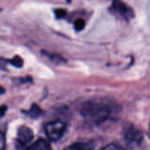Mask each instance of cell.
<instances>
[{"mask_svg": "<svg viewBox=\"0 0 150 150\" xmlns=\"http://www.w3.org/2000/svg\"><path fill=\"white\" fill-rule=\"evenodd\" d=\"M117 110L116 104L104 99H92L83 103L81 108V114L89 119H105Z\"/></svg>", "mask_w": 150, "mask_h": 150, "instance_id": "cell-1", "label": "cell"}, {"mask_svg": "<svg viewBox=\"0 0 150 150\" xmlns=\"http://www.w3.org/2000/svg\"><path fill=\"white\" fill-rule=\"evenodd\" d=\"M66 130V124L62 121L57 120L48 122L45 126V134L51 141H57L63 136Z\"/></svg>", "mask_w": 150, "mask_h": 150, "instance_id": "cell-2", "label": "cell"}, {"mask_svg": "<svg viewBox=\"0 0 150 150\" xmlns=\"http://www.w3.org/2000/svg\"><path fill=\"white\" fill-rule=\"evenodd\" d=\"M34 138V133L32 129L26 126H21L18 129L17 144L21 147H23L29 144Z\"/></svg>", "mask_w": 150, "mask_h": 150, "instance_id": "cell-3", "label": "cell"}, {"mask_svg": "<svg viewBox=\"0 0 150 150\" xmlns=\"http://www.w3.org/2000/svg\"><path fill=\"white\" fill-rule=\"evenodd\" d=\"M125 138L132 144H139L143 140V134L139 129L133 126H128L124 132Z\"/></svg>", "mask_w": 150, "mask_h": 150, "instance_id": "cell-4", "label": "cell"}, {"mask_svg": "<svg viewBox=\"0 0 150 150\" xmlns=\"http://www.w3.org/2000/svg\"><path fill=\"white\" fill-rule=\"evenodd\" d=\"M112 7L116 13L127 20L133 17V10L121 0H114Z\"/></svg>", "mask_w": 150, "mask_h": 150, "instance_id": "cell-5", "label": "cell"}, {"mask_svg": "<svg viewBox=\"0 0 150 150\" xmlns=\"http://www.w3.org/2000/svg\"><path fill=\"white\" fill-rule=\"evenodd\" d=\"M26 150H51L49 143L45 139H38L29 145Z\"/></svg>", "mask_w": 150, "mask_h": 150, "instance_id": "cell-6", "label": "cell"}, {"mask_svg": "<svg viewBox=\"0 0 150 150\" xmlns=\"http://www.w3.org/2000/svg\"><path fill=\"white\" fill-rule=\"evenodd\" d=\"M94 146L92 143L77 142L73 144L68 150H93Z\"/></svg>", "mask_w": 150, "mask_h": 150, "instance_id": "cell-7", "label": "cell"}, {"mask_svg": "<svg viewBox=\"0 0 150 150\" xmlns=\"http://www.w3.org/2000/svg\"><path fill=\"white\" fill-rule=\"evenodd\" d=\"M42 110L36 104H34L31 107V108L29 109V111H28V115H29L31 118H33V119H37V118L42 116Z\"/></svg>", "mask_w": 150, "mask_h": 150, "instance_id": "cell-8", "label": "cell"}, {"mask_svg": "<svg viewBox=\"0 0 150 150\" xmlns=\"http://www.w3.org/2000/svg\"><path fill=\"white\" fill-rule=\"evenodd\" d=\"M9 63L13 66L16 68H21L23 66V60L21 58V57H20L19 55H16L11 59V60H9Z\"/></svg>", "mask_w": 150, "mask_h": 150, "instance_id": "cell-9", "label": "cell"}, {"mask_svg": "<svg viewBox=\"0 0 150 150\" xmlns=\"http://www.w3.org/2000/svg\"><path fill=\"white\" fill-rule=\"evenodd\" d=\"M100 150H125L121 146L118 145L117 144H110L105 146Z\"/></svg>", "mask_w": 150, "mask_h": 150, "instance_id": "cell-10", "label": "cell"}, {"mask_svg": "<svg viewBox=\"0 0 150 150\" xmlns=\"http://www.w3.org/2000/svg\"><path fill=\"white\" fill-rule=\"evenodd\" d=\"M85 21L82 19H78L77 20L75 21V29L76 31H81L84 28Z\"/></svg>", "mask_w": 150, "mask_h": 150, "instance_id": "cell-11", "label": "cell"}, {"mask_svg": "<svg viewBox=\"0 0 150 150\" xmlns=\"http://www.w3.org/2000/svg\"><path fill=\"white\" fill-rule=\"evenodd\" d=\"M54 13H55V16L58 19H63V18L65 17L66 14H67V11L62 8L57 9V10H55Z\"/></svg>", "mask_w": 150, "mask_h": 150, "instance_id": "cell-12", "label": "cell"}, {"mask_svg": "<svg viewBox=\"0 0 150 150\" xmlns=\"http://www.w3.org/2000/svg\"><path fill=\"white\" fill-rule=\"evenodd\" d=\"M6 140L4 133L0 131V150H5Z\"/></svg>", "mask_w": 150, "mask_h": 150, "instance_id": "cell-13", "label": "cell"}, {"mask_svg": "<svg viewBox=\"0 0 150 150\" xmlns=\"http://www.w3.org/2000/svg\"><path fill=\"white\" fill-rule=\"evenodd\" d=\"M9 60L0 57V70L5 71L7 69V65L8 64Z\"/></svg>", "mask_w": 150, "mask_h": 150, "instance_id": "cell-14", "label": "cell"}, {"mask_svg": "<svg viewBox=\"0 0 150 150\" xmlns=\"http://www.w3.org/2000/svg\"><path fill=\"white\" fill-rule=\"evenodd\" d=\"M7 110V107L6 105L0 106V118L4 116V115L5 114Z\"/></svg>", "mask_w": 150, "mask_h": 150, "instance_id": "cell-15", "label": "cell"}, {"mask_svg": "<svg viewBox=\"0 0 150 150\" xmlns=\"http://www.w3.org/2000/svg\"><path fill=\"white\" fill-rule=\"evenodd\" d=\"M4 93H5V89H4V88H3L1 85H0V95H1V94H4Z\"/></svg>", "mask_w": 150, "mask_h": 150, "instance_id": "cell-16", "label": "cell"}, {"mask_svg": "<svg viewBox=\"0 0 150 150\" xmlns=\"http://www.w3.org/2000/svg\"><path fill=\"white\" fill-rule=\"evenodd\" d=\"M149 130H150V124H149Z\"/></svg>", "mask_w": 150, "mask_h": 150, "instance_id": "cell-17", "label": "cell"}]
</instances>
